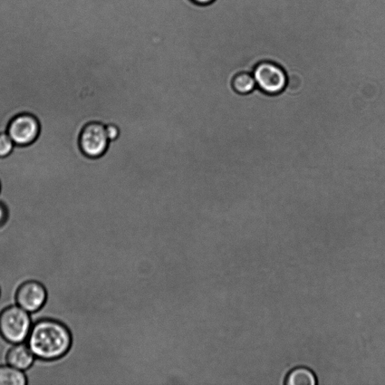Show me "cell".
<instances>
[{
  "label": "cell",
  "mask_w": 385,
  "mask_h": 385,
  "mask_svg": "<svg viewBox=\"0 0 385 385\" xmlns=\"http://www.w3.org/2000/svg\"><path fill=\"white\" fill-rule=\"evenodd\" d=\"M8 213L5 206L0 203V229L3 228L7 222Z\"/></svg>",
  "instance_id": "13"
},
{
  "label": "cell",
  "mask_w": 385,
  "mask_h": 385,
  "mask_svg": "<svg viewBox=\"0 0 385 385\" xmlns=\"http://www.w3.org/2000/svg\"><path fill=\"white\" fill-rule=\"evenodd\" d=\"M15 146L14 141L7 132L0 133V158L10 155Z\"/></svg>",
  "instance_id": "11"
},
{
  "label": "cell",
  "mask_w": 385,
  "mask_h": 385,
  "mask_svg": "<svg viewBox=\"0 0 385 385\" xmlns=\"http://www.w3.org/2000/svg\"><path fill=\"white\" fill-rule=\"evenodd\" d=\"M6 363L24 372L30 370L36 360L27 342L12 345L6 356Z\"/></svg>",
  "instance_id": "7"
},
{
  "label": "cell",
  "mask_w": 385,
  "mask_h": 385,
  "mask_svg": "<svg viewBox=\"0 0 385 385\" xmlns=\"http://www.w3.org/2000/svg\"><path fill=\"white\" fill-rule=\"evenodd\" d=\"M15 304L29 313L40 312L46 304L47 292L45 286L36 280H27L17 288Z\"/></svg>",
  "instance_id": "5"
},
{
  "label": "cell",
  "mask_w": 385,
  "mask_h": 385,
  "mask_svg": "<svg viewBox=\"0 0 385 385\" xmlns=\"http://www.w3.org/2000/svg\"><path fill=\"white\" fill-rule=\"evenodd\" d=\"M0 295H1V290H0Z\"/></svg>",
  "instance_id": "15"
},
{
  "label": "cell",
  "mask_w": 385,
  "mask_h": 385,
  "mask_svg": "<svg viewBox=\"0 0 385 385\" xmlns=\"http://www.w3.org/2000/svg\"><path fill=\"white\" fill-rule=\"evenodd\" d=\"M257 85L267 94L282 93L287 84V75L281 66L271 61L259 63L252 72Z\"/></svg>",
  "instance_id": "4"
},
{
  "label": "cell",
  "mask_w": 385,
  "mask_h": 385,
  "mask_svg": "<svg viewBox=\"0 0 385 385\" xmlns=\"http://www.w3.org/2000/svg\"><path fill=\"white\" fill-rule=\"evenodd\" d=\"M28 378L25 372L8 363L0 365V385H26Z\"/></svg>",
  "instance_id": "8"
},
{
  "label": "cell",
  "mask_w": 385,
  "mask_h": 385,
  "mask_svg": "<svg viewBox=\"0 0 385 385\" xmlns=\"http://www.w3.org/2000/svg\"><path fill=\"white\" fill-rule=\"evenodd\" d=\"M285 384L287 385H315L317 379L310 369L305 368H296L287 375Z\"/></svg>",
  "instance_id": "9"
},
{
  "label": "cell",
  "mask_w": 385,
  "mask_h": 385,
  "mask_svg": "<svg viewBox=\"0 0 385 385\" xmlns=\"http://www.w3.org/2000/svg\"><path fill=\"white\" fill-rule=\"evenodd\" d=\"M40 132V123L31 114H22L14 118L8 125L7 133L15 144L26 146L32 143Z\"/></svg>",
  "instance_id": "6"
},
{
  "label": "cell",
  "mask_w": 385,
  "mask_h": 385,
  "mask_svg": "<svg viewBox=\"0 0 385 385\" xmlns=\"http://www.w3.org/2000/svg\"><path fill=\"white\" fill-rule=\"evenodd\" d=\"M194 1L199 5H208L215 1V0H194Z\"/></svg>",
  "instance_id": "14"
},
{
  "label": "cell",
  "mask_w": 385,
  "mask_h": 385,
  "mask_svg": "<svg viewBox=\"0 0 385 385\" xmlns=\"http://www.w3.org/2000/svg\"><path fill=\"white\" fill-rule=\"evenodd\" d=\"M73 335L64 323L54 319H41L33 323L27 343L38 360L59 361L68 354Z\"/></svg>",
  "instance_id": "1"
},
{
  "label": "cell",
  "mask_w": 385,
  "mask_h": 385,
  "mask_svg": "<svg viewBox=\"0 0 385 385\" xmlns=\"http://www.w3.org/2000/svg\"><path fill=\"white\" fill-rule=\"evenodd\" d=\"M107 129V133L110 141H114L117 139L120 135V130L117 126L114 124H110L108 126H105Z\"/></svg>",
  "instance_id": "12"
},
{
  "label": "cell",
  "mask_w": 385,
  "mask_h": 385,
  "mask_svg": "<svg viewBox=\"0 0 385 385\" xmlns=\"http://www.w3.org/2000/svg\"><path fill=\"white\" fill-rule=\"evenodd\" d=\"M33 324L31 314L17 304L0 312V336L9 344L26 342Z\"/></svg>",
  "instance_id": "2"
},
{
  "label": "cell",
  "mask_w": 385,
  "mask_h": 385,
  "mask_svg": "<svg viewBox=\"0 0 385 385\" xmlns=\"http://www.w3.org/2000/svg\"><path fill=\"white\" fill-rule=\"evenodd\" d=\"M110 139L103 123L91 121L84 125L80 137V146L84 155L91 159L103 156L109 147Z\"/></svg>",
  "instance_id": "3"
},
{
  "label": "cell",
  "mask_w": 385,
  "mask_h": 385,
  "mask_svg": "<svg viewBox=\"0 0 385 385\" xmlns=\"http://www.w3.org/2000/svg\"><path fill=\"white\" fill-rule=\"evenodd\" d=\"M256 85L253 74L247 72L236 74L232 81L233 89L240 94L252 92Z\"/></svg>",
  "instance_id": "10"
}]
</instances>
